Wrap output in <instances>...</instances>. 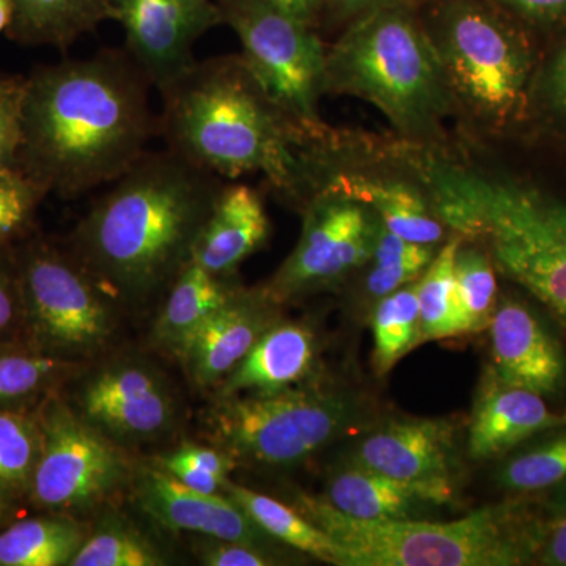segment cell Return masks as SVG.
<instances>
[{"label":"cell","mask_w":566,"mask_h":566,"mask_svg":"<svg viewBox=\"0 0 566 566\" xmlns=\"http://www.w3.org/2000/svg\"><path fill=\"white\" fill-rule=\"evenodd\" d=\"M150 87L126 51L33 70L25 85L18 169L63 199L118 180L159 129Z\"/></svg>","instance_id":"1"},{"label":"cell","mask_w":566,"mask_h":566,"mask_svg":"<svg viewBox=\"0 0 566 566\" xmlns=\"http://www.w3.org/2000/svg\"><path fill=\"white\" fill-rule=\"evenodd\" d=\"M222 186L169 148L147 151L96 200L70 252L112 297L150 300L191 262Z\"/></svg>","instance_id":"2"},{"label":"cell","mask_w":566,"mask_h":566,"mask_svg":"<svg viewBox=\"0 0 566 566\" xmlns=\"http://www.w3.org/2000/svg\"><path fill=\"white\" fill-rule=\"evenodd\" d=\"M167 148L218 177L262 172L279 191H308V144L263 91L243 55L196 61L163 87Z\"/></svg>","instance_id":"3"},{"label":"cell","mask_w":566,"mask_h":566,"mask_svg":"<svg viewBox=\"0 0 566 566\" xmlns=\"http://www.w3.org/2000/svg\"><path fill=\"white\" fill-rule=\"evenodd\" d=\"M324 92L374 104L409 137L438 132L455 103L433 41L406 6L353 20L326 51Z\"/></svg>","instance_id":"4"},{"label":"cell","mask_w":566,"mask_h":566,"mask_svg":"<svg viewBox=\"0 0 566 566\" xmlns=\"http://www.w3.org/2000/svg\"><path fill=\"white\" fill-rule=\"evenodd\" d=\"M296 509L344 547L345 566H515L536 557L538 546V528L509 505L450 523L357 520L305 494Z\"/></svg>","instance_id":"5"},{"label":"cell","mask_w":566,"mask_h":566,"mask_svg":"<svg viewBox=\"0 0 566 566\" xmlns=\"http://www.w3.org/2000/svg\"><path fill=\"white\" fill-rule=\"evenodd\" d=\"M428 35L472 117L493 129L527 117L538 62L524 25L486 0H446Z\"/></svg>","instance_id":"6"},{"label":"cell","mask_w":566,"mask_h":566,"mask_svg":"<svg viewBox=\"0 0 566 566\" xmlns=\"http://www.w3.org/2000/svg\"><path fill=\"white\" fill-rule=\"evenodd\" d=\"M365 412L356 395L296 386L222 398L210 424L216 442L233 460L292 465L352 434L364 423Z\"/></svg>","instance_id":"7"},{"label":"cell","mask_w":566,"mask_h":566,"mask_svg":"<svg viewBox=\"0 0 566 566\" xmlns=\"http://www.w3.org/2000/svg\"><path fill=\"white\" fill-rule=\"evenodd\" d=\"M14 255L29 345L70 360L109 340L114 297L73 253L33 241Z\"/></svg>","instance_id":"8"},{"label":"cell","mask_w":566,"mask_h":566,"mask_svg":"<svg viewBox=\"0 0 566 566\" xmlns=\"http://www.w3.org/2000/svg\"><path fill=\"white\" fill-rule=\"evenodd\" d=\"M223 24L243 44V59L271 99L305 134L322 140L318 103L326 76V48L314 25L262 0H216Z\"/></svg>","instance_id":"9"},{"label":"cell","mask_w":566,"mask_h":566,"mask_svg":"<svg viewBox=\"0 0 566 566\" xmlns=\"http://www.w3.org/2000/svg\"><path fill=\"white\" fill-rule=\"evenodd\" d=\"M305 205L300 241L263 289L277 304L331 289L370 262L381 230L367 203L324 182Z\"/></svg>","instance_id":"10"},{"label":"cell","mask_w":566,"mask_h":566,"mask_svg":"<svg viewBox=\"0 0 566 566\" xmlns=\"http://www.w3.org/2000/svg\"><path fill=\"white\" fill-rule=\"evenodd\" d=\"M36 419L41 450L29 486L36 505L54 513L88 509L125 482L122 453L61 398H46Z\"/></svg>","instance_id":"11"},{"label":"cell","mask_w":566,"mask_h":566,"mask_svg":"<svg viewBox=\"0 0 566 566\" xmlns=\"http://www.w3.org/2000/svg\"><path fill=\"white\" fill-rule=\"evenodd\" d=\"M349 461L415 488L430 505L455 499V428L441 419L390 420L360 438Z\"/></svg>","instance_id":"12"},{"label":"cell","mask_w":566,"mask_h":566,"mask_svg":"<svg viewBox=\"0 0 566 566\" xmlns=\"http://www.w3.org/2000/svg\"><path fill=\"white\" fill-rule=\"evenodd\" d=\"M126 33V52L158 91L196 62L200 36L223 24L214 0H107Z\"/></svg>","instance_id":"13"},{"label":"cell","mask_w":566,"mask_h":566,"mask_svg":"<svg viewBox=\"0 0 566 566\" xmlns=\"http://www.w3.org/2000/svg\"><path fill=\"white\" fill-rule=\"evenodd\" d=\"M82 419L120 442L159 438L174 422L169 387L151 368L118 363L92 375L77 394Z\"/></svg>","instance_id":"14"},{"label":"cell","mask_w":566,"mask_h":566,"mask_svg":"<svg viewBox=\"0 0 566 566\" xmlns=\"http://www.w3.org/2000/svg\"><path fill=\"white\" fill-rule=\"evenodd\" d=\"M136 497L145 513L170 531L260 547L271 539L232 499L191 490L164 469L140 472Z\"/></svg>","instance_id":"15"},{"label":"cell","mask_w":566,"mask_h":566,"mask_svg":"<svg viewBox=\"0 0 566 566\" xmlns=\"http://www.w3.org/2000/svg\"><path fill=\"white\" fill-rule=\"evenodd\" d=\"M275 304L264 290H234L178 353L186 374L197 386L221 385L275 324Z\"/></svg>","instance_id":"16"},{"label":"cell","mask_w":566,"mask_h":566,"mask_svg":"<svg viewBox=\"0 0 566 566\" xmlns=\"http://www.w3.org/2000/svg\"><path fill=\"white\" fill-rule=\"evenodd\" d=\"M493 371L510 385L547 397L564 386L565 359L553 335L527 305H495L490 327Z\"/></svg>","instance_id":"17"},{"label":"cell","mask_w":566,"mask_h":566,"mask_svg":"<svg viewBox=\"0 0 566 566\" xmlns=\"http://www.w3.org/2000/svg\"><path fill=\"white\" fill-rule=\"evenodd\" d=\"M558 427H565L564 416L551 412L542 395L510 385L490 368L469 423L468 455L474 461L493 460Z\"/></svg>","instance_id":"18"},{"label":"cell","mask_w":566,"mask_h":566,"mask_svg":"<svg viewBox=\"0 0 566 566\" xmlns=\"http://www.w3.org/2000/svg\"><path fill=\"white\" fill-rule=\"evenodd\" d=\"M268 234L262 197L245 185H223L193 245L192 262L216 275H233L266 243Z\"/></svg>","instance_id":"19"},{"label":"cell","mask_w":566,"mask_h":566,"mask_svg":"<svg viewBox=\"0 0 566 566\" xmlns=\"http://www.w3.org/2000/svg\"><path fill=\"white\" fill-rule=\"evenodd\" d=\"M315 334L304 324L275 323L221 382V397L273 394L300 386L314 370Z\"/></svg>","instance_id":"20"},{"label":"cell","mask_w":566,"mask_h":566,"mask_svg":"<svg viewBox=\"0 0 566 566\" xmlns=\"http://www.w3.org/2000/svg\"><path fill=\"white\" fill-rule=\"evenodd\" d=\"M318 181L344 191L367 203L390 232L412 243L438 245L446 233V223L434 211L430 197L416 186L398 180L368 178L363 175H319Z\"/></svg>","instance_id":"21"},{"label":"cell","mask_w":566,"mask_h":566,"mask_svg":"<svg viewBox=\"0 0 566 566\" xmlns=\"http://www.w3.org/2000/svg\"><path fill=\"white\" fill-rule=\"evenodd\" d=\"M323 499L346 516L368 521L417 520L430 505L415 488L349 460L327 476Z\"/></svg>","instance_id":"22"},{"label":"cell","mask_w":566,"mask_h":566,"mask_svg":"<svg viewBox=\"0 0 566 566\" xmlns=\"http://www.w3.org/2000/svg\"><path fill=\"white\" fill-rule=\"evenodd\" d=\"M232 277L212 274L191 260L167 290L153 331L158 345L178 356L186 342L238 289Z\"/></svg>","instance_id":"23"},{"label":"cell","mask_w":566,"mask_h":566,"mask_svg":"<svg viewBox=\"0 0 566 566\" xmlns=\"http://www.w3.org/2000/svg\"><path fill=\"white\" fill-rule=\"evenodd\" d=\"M6 35L28 46L66 50L85 33L111 20L107 0H11Z\"/></svg>","instance_id":"24"},{"label":"cell","mask_w":566,"mask_h":566,"mask_svg":"<svg viewBox=\"0 0 566 566\" xmlns=\"http://www.w3.org/2000/svg\"><path fill=\"white\" fill-rule=\"evenodd\" d=\"M222 491L271 538L303 551L326 564L345 566L344 547L300 510L249 488L233 485L229 480Z\"/></svg>","instance_id":"25"},{"label":"cell","mask_w":566,"mask_h":566,"mask_svg":"<svg viewBox=\"0 0 566 566\" xmlns=\"http://www.w3.org/2000/svg\"><path fill=\"white\" fill-rule=\"evenodd\" d=\"M84 527L65 515L29 517L0 534V566H63L84 543Z\"/></svg>","instance_id":"26"},{"label":"cell","mask_w":566,"mask_h":566,"mask_svg":"<svg viewBox=\"0 0 566 566\" xmlns=\"http://www.w3.org/2000/svg\"><path fill=\"white\" fill-rule=\"evenodd\" d=\"M73 368L71 360L41 353L31 345H0V411L28 412L32 406L40 408Z\"/></svg>","instance_id":"27"},{"label":"cell","mask_w":566,"mask_h":566,"mask_svg":"<svg viewBox=\"0 0 566 566\" xmlns=\"http://www.w3.org/2000/svg\"><path fill=\"white\" fill-rule=\"evenodd\" d=\"M371 326L375 371L385 376L406 354L422 344L417 281L378 300Z\"/></svg>","instance_id":"28"},{"label":"cell","mask_w":566,"mask_h":566,"mask_svg":"<svg viewBox=\"0 0 566 566\" xmlns=\"http://www.w3.org/2000/svg\"><path fill=\"white\" fill-rule=\"evenodd\" d=\"M453 279L457 335L482 333L490 327L497 305L493 262L475 245L464 248L461 243L453 264Z\"/></svg>","instance_id":"29"},{"label":"cell","mask_w":566,"mask_h":566,"mask_svg":"<svg viewBox=\"0 0 566 566\" xmlns=\"http://www.w3.org/2000/svg\"><path fill=\"white\" fill-rule=\"evenodd\" d=\"M461 234H453L417 281L422 344L436 338L455 337V279L453 264Z\"/></svg>","instance_id":"30"},{"label":"cell","mask_w":566,"mask_h":566,"mask_svg":"<svg viewBox=\"0 0 566 566\" xmlns=\"http://www.w3.org/2000/svg\"><path fill=\"white\" fill-rule=\"evenodd\" d=\"M438 253L436 245L412 243L387 230L381 223L365 290L374 300L397 292L401 286L419 281Z\"/></svg>","instance_id":"31"},{"label":"cell","mask_w":566,"mask_h":566,"mask_svg":"<svg viewBox=\"0 0 566 566\" xmlns=\"http://www.w3.org/2000/svg\"><path fill=\"white\" fill-rule=\"evenodd\" d=\"M497 485L516 493H534L566 482V424L542 441L517 450L495 472Z\"/></svg>","instance_id":"32"},{"label":"cell","mask_w":566,"mask_h":566,"mask_svg":"<svg viewBox=\"0 0 566 566\" xmlns=\"http://www.w3.org/2000/svg\"><path fill=\"white\" fill-rule=\"evenodd\" d=\"M166 557L147 536L117 517H107L85 536L71 566H161Z\"/></svg>","instance_id":"33"},{"label":"cell","mask_w":566,"mask_h":566,"mask_svg":"<svg viewBox=\"0 0 566 566\" xmlns=\"http://www.w3.org/2000/svg\"><path fill=\"white\" fill-rule=\"evenodd\" d=\"M40 450L41 431L36 416L0 411V482L17 493H29Z\"/></svg>","instance_id":"34"},{"label":"cell","mask_w":566,"mask_h":566,"mask_svg":"<svg viewBox=\"0 0 566 566\" xmlns=\"http://www.w3.org/2000/svg\"><path fill=\"white\" fill-rule=\"evenodd\" d=\"M40 182L20 169L0 172V249L31 232L36 211L48 196Z\"/></svg>","instance_id":"35"},{"label":"cell","mask_w":566,"mask_h":566,"mask_svg":"<svg viewBox=\"0 0 566 566\" xmlns=\"http://www.w3.org/2000/svg\"><path fill=\"white\" fill-rule=\"evenodd\" d=\"M528 114L566 136V39L536 69Z\"/></svg>","instance_id":"36"},{"label":"cell","mask_w":566,"mask_h":566,"mask_svg":"<svg viewBox=\"0 0 566 566\" xmlns=\"http://www.w3.org/2000/svg\"><path fill=\"white\" fill-rule=\"evenodd\" d=\"M28 76H0V172L18 169Z\"/></svg>","instance_id":"37"},{"label":"cell","mask_w":566,"mask_h":566,"mask_svg":"<svg viewBox=\"0 0 566 566\" xmlns=\"http://www.w3.org/2000/svg\"><path fill=\"white\" fill-rule=\"evenodd\" d=\"M24 329L20 274L17 255L10 248L0 249V345L10 344Z\"/></svg>","instance_id":"38"},{"label":"cell","mask_w":566,"mask_h":566,"mask_svg":"<svg viewBox=\"0 0 566 566\" xmlns=\"http://www.w3.org/2000/svg\"><path fill=\"white\" fill-rule=\"evenodd\" d=\"M200 562L208 566H270L277 565L264 547L227 539L208 538L197 545Z\"/></svg>","instance_id":"39"},{"label":"cell","mask_w":566,"mask_h":566,"mask_svg":"<svg viewBox=\"0 0 566 566\" xmlns=\"http://www.w3.org/2000/svg\"><path fill=\"white\" fill-rule=\"evenodd\" d=\"M524 28L553 29L566 24V0H486Z\"/></svg>","instance_id":"40"},{"label":"cell","mask_w":566,"mask_h":566,"mask_svg":"<svg viewBox=\"0 0 566 566\" xmlns=\"http://www.w3.org/2000/svg\"><path fill=\"white\" fill-rule=\"evenodd\" d=\"M161 460L196 465V468L222 476V479H227V475L230 474L234 465L233 458L229 453L223 452V450L208 449V447L193 444L182 446L181 449L163 457Z\"/></svg>","instance_id":"41"},{"label":"cell","mask_w":566,"mask_h":566,"mask_svg":"<svg viewBox=\"0 0 566 566\" xmlns=\"http://www.w3.org/2000/svg\"><path fill=\"white\" fill-rule=\"evenodd\" d=\"M553 207L564 241V253L545 305L566 326V202L553 199Z\"/></svg>","instance_id":"42"},{"label":"cell","mask_w":566,"mask_h":566,"mask_svg":"<svg viewBox=\"0 0 566 566\" xmlns=\"http://www.w3.org/2000/svg\"><path fill=\"white\" fill-rule=\"evenodd\" d=\"M536 558L542 565L566 566V515L553 521L545 532H538Z\"/></svg>","instance_id":"43"},{"label":"cell","mask_w":566,"mask_h":566,"mask_svg":"<svg viewBox=\"0 0 566 566\" xmlns=\"http://www.w3.org/2000/svg\"><path fill=\"white\" fill-rule=\"evenodd\" d=\"M161 469L174 475L182 485L191 488L205 494H219L223 490L227 479L196 468V465L174 463V461L161 460Z\"/></svg>","instance_id":"44"},{"label":"cell","mask_w":566,"mask_h":566,"mask_svg":"<svg viewBox=\"0 0 566 566\" xmlns=\"http://www.w3.org/2000/svg\"><path fill=\"white\" fill-rule=\"evenodd\" d=\"M406 2L408 0H329L327 7L337 20L353 21L371 11L406 6Z\"/></svg>","instance_id":"45"},{"label":"cell","mask_w":566,"mask_h":566,"mask_svg":"<svg viewBox=\"0 0 566 566\" xmlns=\"http://www.w3.org/2000/svg\"><path fill=\"white\" fill-rule=\"evenodd\" d=\"M262 2L283 11L294 20L314 25L316 18L322 14L324 9H327L329 0H262Z\"/></svg>","instance_id":"46"},{"label":"cell","mask_w":566,"mask_h":566,"mask_svg":"<svg viewBox=\"0 0 566 566\" xmlns=\"http://www.w3.org/2000/svg\"><path fill=\"white\" fill-rule=\"evenodd\" d=\"M17 491L11 490L9 485L0 482V521L6 520L13 509V499L17 495Z\"/></svg>","instance_id":"47"},{"label":"cell","mask_w":566,"mask_h":566,"mask_svg":"<svg viewBox=\"0 0 566 566\" xmlns=\"http://www.w3.org/2000/svg\"><path fill=\"white\" fill-rule=\"evenodd\" d=\"M11 17H13V3L11 0H0V33L7 32Z\"/></svg>","instance_id":"48"},{"label":"cell","mask_w":566,"mask_h":566,"mask_svg":"<svg viewBox=\"0 0 566 566\" xmlns=\"http://www.w3.org/2000/svg\"><path fill=\"white\" fill-rule=\"evenodd\" d=\"M564 419H565V424H566V415L564 416Z\"/></svg>","instance_id":"49"}]
</instances>
